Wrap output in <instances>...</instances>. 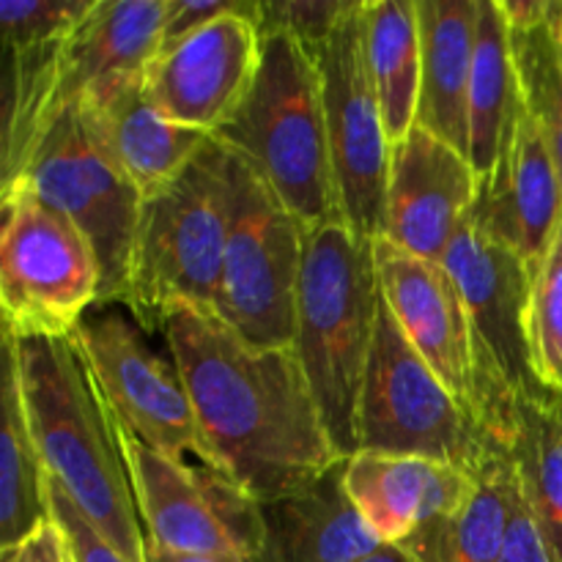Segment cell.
Listing matches in <instances>:
<instances>
[{"label":"cell","mask_w":562,"mask_h":562,"mask_svg":"<svg viewBox=\"0 0 562 562\" xmlns=\"http://www.w3.org/2000/svg\"><path fill=\"white\" fill-rule=\"evenodd\" d=\"M258 64L261 27L228 14L162 44L143 75V88L168 121L214 135L247 99Z\"/></svg>","instance_id":"cell-14"},{"label":"cell","mask_w":562,"mask_h":562,"mask_svg":"<svg viewBox=\"0 0 562 562\" xmlns=\"http://www.w3.org/2000/svg\"><path fill=\"white\" fill-rule=\"evenodd\" d=\"M228 181V241L214 313L247 344L294 349L307 228L274 195L261 173L234 151Z\"/></svg>","instance_id":"cell-7"},{"label":"cell","mask_w":562,"mask_h":562,"mask_svg":"<svg viewBox=\"0 0 562 562\" xmlns=\"http://www.w3.org/2000/svg\"><path fill=\"white\" fill-rule=\"evenodd\" d=\"M527 510L549 554L562 562V393L519 401V423L508 450Z\"/></svg>","instance_id":"cell-27"},{"label":"cell","mask_w":562,"mask_h":562,"mask_svg":"<svg viewBox=\"0 0 562 562\" xmlns=\"http://www.w3.org/2000/svg\"><path fill=\"white\" fill-rule=\"evenodd\" d=\"M231 151L212 137L170 187L143 201L124 307L143 333H162L176 305L214 311L228 241Z\"/></svg>","instance_id":"cell-5"},{"label":"cell","mask_w":562,"mask_h":562,"mask_svg":"<svg viewBox=\"0 0 562 562\" xmlns=\"http://www.w3.org/2000/svg\"><path fill=\"white\" fill-rule=\"evenodd\" d=\"M93 3L97 0H0V38L9 44L66 36Z\"/></svg>","instance_id":"cell-30"},{"label":"cell","mask_w":562,"mask_h":562,"mask_svg":"<svg viewBox=\"0 0 562 562\" xmlns=\"http://www.w3.org/2000/svg\"><path fill=\"white\" fill-rule=\"evenodd\" d=\"M146 562H228V560H214V558H201V554H181L170 552V549L157 547L146 538Z\"/></svg>","instance_id":"cell-35"},{"label":"cell","mask_w":562,"mask_h":562,"mask_svg":"<svg viewBox=\"0 0 562 562\" xmlns=\"http://www.w3.org/2000/svg\"><path fill=\"white\" fill-rule=\"evenodd\" d=\"M453 274L475 344V417L488 439L508 453L519 401L549 393L530 351L532 272L521 258L464 220L442 258Z\"/></svg>","instance_id":"cell-6"},{"label":"cell","mask_w":562,"mask_h":562,"mask_svg":"<svg viewBox=\"0 0 562 562\" xmlns=\"http://www.w3.org/2000/svg\"><path fill=\"white\" fill-rule=\"evenodd\" d=\"M503 562H554L547 549V541H543L541 530H538L536 519H532V514L527 510V503L525 497H521L519 486H516L514 516H510Z\"/></svg>","instance_id":"cell-34"},{"label":"cell","mask_w":562,"mask_h":562,"mask_svg":"<svg viewBox=\"0 0 562 562\" xmlns=\"http://www.w3.org/2000/svg\"><path fill=\"white\" fill-rule=\"evenodd\" d=\"M316 55L333 151L340 217L355 234L379 239L384 234V203L393 143L387 137L376 88L362 47V0L344 16Z\"/></svg>","instance_id":"cell-13"},{"label":"cell","mask_w":562,"mask_h":562,"mask_svg":"<svg viewBox=\"0 0 562 562\" xmlns=\"http://www.w3.org/2000/svg\"><path fill=\"white\" fill-rule=\"evenodd\" d=\"M49 503H53V521L64 532L71 562H126L53 481H49Z\"/></svg>","instance_id":"cell-32"},{"label":"cell","mask_w":562,"mask_h":562,"mask_svg":"<svg viewBox=\"0 0 562 562\" xmlns=\"http://www.w3.org/2000/svg\"><path fill=\"white\" fill-rule=\"evenodd\" d=\"M481 176L470 157L415 124L393 146L384 203V239L415 256L442 261L470 217Z\"/></svg>","instance_id":"cell-16"},{"label":"cell","mask_w":562,"mask_h":562,"mask_svg":"<svg viewBox=\"0 0 562 562\" xmlns=\"http://www.w3.org/2000/svg\"><path fill=\"white\" fill-rule=\"evenodd\" d=\"M357 0H261V31H289L307 49L333 36Z\"/></svg>","instance_id":"cell-31"},{"label":"cell","mask_w":562,"mask_h":562,"mask_svg":"<svg viewBox=\"0 0 562 562\" xmlns=\"http://www.w3.org/2000/svg\"><path fill=\"white\" fill-rule=\"evenodd\" d=\"M379 311L382 289L373 239L346 223L307 228L294 351L340 459L360 450V398Z\"/></svg>","instance_id":"cell-3"},{"label":"cell","mask_w":562,"mask_h":562,"mask_svg":"<svg viewBox=\"0 0 562 562\" xmlns=\"http://www.w3.org/2000/svg\"><path fill=\"white\" fill-rule=\"evenodd\" d=\"M110 423L148 541L181 554L228 562L258 560L263 538L261 503L247 488L214 467L159 453L113 415Z\"/></svg>","instance_id":"cell-10"},{"label":"cell","mask_w":562,"mask_h":562,"mask_svg":"<svg viewBox=\"0 0 562 562\" xmlns=\"http://www.w3.org/2000/svg\"><path fill=\"white\" fill-rule=\"evenodd\" d=\"M530 351L538 382L562 393V217L547 256L532 272Z\"/></svg>","instance_id":"cell-29"},{"label":"cell","mask_w":562,"mask_h":562,"mask_svg":"<svg viewBox=\"0 0 562 562\" xmlns=\"http://www.w3.org/2000/svg\"><path fill=\"white\" fill-rule=\"evenodd\" d=\"M362 47L395 146L417 124L423 71L417 0H362Z\"/></svg>","instance_id":"cell-25"},{"label":"cell","mask_w":562,"mask_h":562,"mask_svg":"<svg viewBox=\"0 0 562 562\" xmlns=\"http://www.w3.org/2000/svg\"><path fill=\"white\" fill-rule=\"evenodd\" d=\"M525 97L516 75L510 27L499 0H477L470 77V162L488 176L516 130Z\"/></svg>","instance_id":"cell-24"},{"label":"cell","mask_w":562,"mask_h":562,"mask_svg":"<svg viewBox=\"0 0 562 562\" xmlns=\"http://www.w3.org/2000/svg\"><path fill=\"white\" fill-rule=\"evenodd\" d=\"M71 338L121 426L159 453L223 472L173 357L165 360L148 346L146 333L124 305H93Z\"/></svg>","instance_id":"cell-12"},{"label":"cell","mask_w":562,"mask_h":562,"mask_svg":"<svg viewBox=\"0 0 562 562\" xmlns=\"http://www.w3.org/2000/svg\"><path fill=\"white\" fill-rule=\"evenodd\" d=\"M36 538V536H33ZM25 541L22 547L16 549H9V552H0L3 554V562H38V554H36V541Z\"/></svg>","instance_id":"cell-36"},{"label":"cell","mask_w":562,"mask_h":562,"mask_svg":"<svg viewBox=\"0 0 562 562\" xmlns=\"http://www.w3.org/2000/svg\"><path fill=\"white\" fill-rule=\"evenodd\" d=\"M16 184L69 217L91 241L102 269L99 305H124L143 198L99 146L80 104H69L53 121L11 187Z\"/></svg>","instance_id":"cell-11"},{"label":"cell","mask_w":562,"mask_h":562,"mask_svg":"<svg viewBox=\"0 0 562 562\" xmlns=\"http://www.w3.org/2000/svg\"><path fill=\"white\" fill-rule=\"evenodd\" d=\"M510 44L525 108L547 135L562 181V38L547 20L525 31L510 27Z\"/></svg>","instance_id":"cell-28"},{"label":"cell","mask_w":562,"mask_h":562,"mask_svg":"<svg viewBox=\"0 0 562 562\" xmlns=\"http://www.w3.org/2000/svg\"><path fill=\"white\" fill-rule=\"evenodd\" d=\"M168 0H97L66 38L53 121L86 93L146 75L165 36Z\"/></svg>","instance_id":"cell-21"},{"label":"cell","mask_w":562,"mask_h":562,"mask_svg":"<svg viewBox=\"0 0 562 562\" xmlns=\"http://www.w3.org/2000/svg\"><path fill=\"white\" fill-rule=\"evenodd\" d=\"M27 420L47 475L126 562H146V530L110 412L75 338H14Z\"/></svg>","instance_id":"cell-2"},{"label":"cell","mask_w":562,"mask_h":562,"mask_svg":"<svg viewBox=\"0 0 562 562\" xmlns=\"http://www.w3.org/2000/svg\"><path fill=\"white\" fill-rule=\"evenodd\" d=\"M346 488L373 536L390 547L431 521L459 514L475 497L477 475L423 456L360 450L346 459Z\"/></svg>","instance_id":"cell-19"},{"label":"cell","mask_w":562,"mask_h":562,"mask_svg":"<svg viewBox=\"0 0 562 562\" xmlns=\"http://www.w3.org/2000/svg\"><path fill=\"white\" fill-rule=\"evenodd\" d=\"M549 22H552L554 33L562 38V0H554L552 5V16H549Z\"/></svg>","instance_id":"cell-38"},{"label":"cell","mask_w":562,"mask_h":562,"mask_svg":"<svg viewBox=\"0 0 562 562\" xmlns=\"http://www.w3.org/2000/svg\"><path fill=\"white\" fill-rule=\"evenodd\" d=\"M360 450L423 456L475 475L492 459L508 456L417 355L384 300L362 384Z\"/></svg>","instance_id":"cell-8"},{"label":"cell","mask_w":562,"mask_h":562,"mask_svg":"<svg viewBox=\"0 0 562 562\" xmlns=\"http://www.w3.org/2000/svg\"><path fill=\"white\" fill-rule=\"evenodd\" d=\"M0 198L3 329L14 338H71L102 291L91 241L27 187L0 190Z\"/></svg>","instance_id":"cell-9"},{"label":"cell","mask_w":562,"mask_h":562,"mask_svg":"<svg viewBox=\"0 0 562 562\" xmlns=\"http://www.w3.org/2000/svg\"><path fill=\"white\" fill-rule=\"evenodd\" d=\"M3 431H0V552L22 547L53 521L49 475L27 420L14 335L3 329Z\"/></svg>","instance_id":"cell-23"},{"label":"cell","mask_w":562,"mask_h":562,"mask_svg":"<svg viewBox=\"0 0 562 562\" xmlns=\"http://www.w3.org/2000/svg\"><path fill=\"white\" fill-rule=\"evenodd\" d=\"M239 14L261 27V0H168L162 44L176 42L220 16Z\"/></svg>","instance_id":"cell-33"},{"label":"cell","mask_w":562,"mask_h":562,"mask_svg":"<svg viewBox=\"0 0 562 562\" xmlns=\"http://www.w3.org/2000/svg\"><path fill=\"white\" fill-rule=\"evenodd\" d=\"M256 562H362L384 547L346 488V459L296 492L261 503Z\"/></svg>","instance_id":"cell-20"},{"label":"cell","mask_w":562,"mask_h":562,"mask_svg":"<svg viewBox=\"0 0 562 562\" xmlns=\"http://www.w3.org/2000/svg\"><path fill=\"white\" fill-rule=\"evenodd\" d=\"M562 217V181L547 135L521 108L508 146L477 184L470 223L536 272Z\"/></svg>","instance_id":"cell-17"},{"label":"cell","mask_w":562,"mask_h":562,"mask_svg":"<svg viewBox=\"0 0 562 562\" xmlns=\"http://www.w3.org/2000/svg\"><path fill=\"white\" fill-rule=\"evenodd\" d=\"M510 456H497L477 472V492L459 514L431 521L398 543L412 562H503L516 499Z\"/></svg>","instance_id":"cell-26"},{"label":"cell","mask_w":562,"mask_h":562,"mask_svg":"<svg viewBox=\"0 0 562 562\" xmlns=\"http://www.w3.org/2000/svg\"><path fill=\"white\" fill-rule=\"evenodd\" d=\"M99 146L143 201L173 184L212 135L173 124L146 97L140 77L108 82L77 99Z\"/></svg>","instance_id":"cell-18"},{"label":"cell","mask_w":562,"mask_h":562,"mask_svg":"<svg viewBox=\"0 0 562 562\" xmlns=\"http://www.w3.org/2000/svg\"><path fill=\"white\" fill-rule=\"evenodd\" d=\"M420 102L417 124L470 157V77L477 0H417Z\"/></svg>","instance_id":"cell-22"},{"label":"cell","mask_w":562,"mask_h":562,"mask_svg":"<svg viewBox=\"0 0 562 562\" xmlns=\"http://www.w3.org/2000/svg\"><path fill=\"white\" fill-rule=\"evenodd\" d=\"M165 344L225 475L258 503L296 492L338 464L294 349L252 346L212 307L176 305Z\"/></svg>","instance_id":"cell-1"},{"label":"cell","mask_w":562,"mask_h":562,"mask_svg":"<svg viewBox=\"0 0 562 562\" xmlns=\"http://www.w3.org/2000/svg\"><path fill=\"white\" fill-rule=\"evenodd\" d=\"M379 289L417 355L475 417V344L464 296L442 261L373 239ZM477 420V417H475Z\"/></svg>","instance_id":"cell-15"},{"label":"cell","mask_w":562,"mask_h":562,"mask_svg":"<svg viewBox=\"0 0 562 562\" xmlns=\"http://www.w3.org/2000/svg\"><path fill=\"white\" fill-rule=\"evenodd\" d=\"M261 173L305 228L344 223L316 55L289 31H261V64L234 119L214 132Z\"/></svg>","instance_id":"cell-4"},{"label":"cell","mask_w":562,"mask_h":562,"mask_svg":"<svg viewBox=\"0 0 562 562\" xmlns=\"http://www.w3.org/2000/svg\"><path fill=\"white\" fill-rule=\"evenodd\" d=\"M362 562H412V560L398 543H390V547H382L379 552H373L371 558H366Z\"/></svg>","instance_id":"cell-37"}]
</instances>
